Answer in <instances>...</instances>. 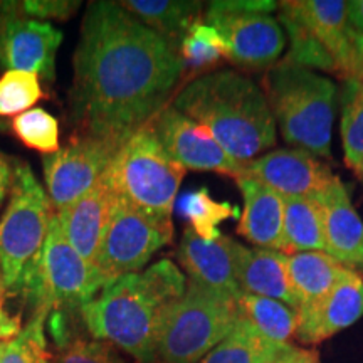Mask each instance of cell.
Segmentation results:
<instances>
[{"label": "cell", "mask_w": 363, "mask_h": 363, "mask_svg": "<svg viewBox=\"0 0 363 363\" xmlns=\"http://www.w3.org/2000/svg\"><path fill=\"white\" fill-rule=\"evenodd\" d=\"M184 71L174 45L120 2H91L74 52L72 120L81 133L130 136L170 104Z\"/></svg>", "instance_id": "obj_1"}, {"label": "cell", "mask_w": 363, "mask_h": 363, "mask_svg": "<svg viewBox=\"0 0 363 363\" xmlns=\"http://www.w3.org/2000/svg\"><path fill=\"white\" fill-rule=\"evenodd\" d=\"M187 288L175 262L162 259L126 274L79 310L93 338L111 343L136 363H158V340L167 311Z\"/></svg>", "instance_id": "obj_2"}, {"label": "cell", "mask_w": 363, "mask_h": 363, "mask_svg": "<svg viewBox=\"0 0 363 363\" xmlns=\"http://www.w3.org/2000/svg\"><path fill=\"white\" fill-rule=\"evenodd\" d=\"M172 104L206 126L227 155L240 163L254 160L276 143V123L264 91L239 71L197 76Z\"/></svg>", "instance_id": "obj_3"}, {"label": "cell", "mask_w": 363, "mask_h": 363, "mask_svg": "<svg viewBox=\"0 0 363 363\" xmlns=\"http://www.w3.org/2000/svg\"><path fill=\"white\" fill-rule=\"evenodd\" d=\"M262 91L286 143L331 157L338 88L328 76L279 61L266 72Z\"/></svg>", "instance_id": "obj_4"}, {"label": "cell", "mask_w": 363, "mask_h": 363, "mask_svg": "<svg viewBox=\"0 0 363 363\" xmlns=\"http://www.w3.org/2000/svg\"><path fill=\"white\" fill-rule=\"evenodd\" d=\"M184 175L147 125L126 138L104 172L113 194L160 219H172Z\"/></svg>", "instance_id": "obj_5"}, {"label": "cell", "mask_w": 363, "mask_h": 363, "mask_svg": "<svg viewBox=\"0 0 363 363\" xmlns=\"http://www.w3.org/2000/svg\"><path fill=\"white\" fill-rule=\"evenodd\" d=\"M239 299L189 281L163 321L157 355L160 363H199L238 325Z\"/></svg>", "instance_id": "obj_6"}, {"label": "cell", "mask_w": 363, "mask_h": 363, "mask_svg": "<svg viewBox=\"0 0 363 363\" xmlns=\"http://www.w3.org/2000/svg\"><path fill=\"white\" fill-rule=\"evenodd\" d=\"M52 207L34 172L16 162L11 201L0 219V261L7 294L16 293L22 274L39 259Z\"/></svg>", "instance_id": "obj_7"}, {"label": "cell", "mask_w": 363, "mask_h": 363, "mask_svg": "<svg viewBox=\"0 0 363 363\" xmlns=\"http://www.w3.org/2000/svg\"><path fill=\"white\" fill-rule=\"evenodd\" d=\"M174 239L172 219H160L113 195V203L99 246L94 271L103 289L126 274L143 271L153 254Z\"/></svg>", "instance_id": "obj_8"}, {"label": "cell", "mask_w": 363, "mask_h": 363, "mask_svg": "<svg viewBox=\"0 0 363 363\" xmlns=\"http://www.w3.org/2000/svg\"><path fill=\"white\" fill-rule=\"evenodd\" d=\"M126 138L78 131L65 148L43 158L48 197L56 214L72 206L101 179Z\"/></svg>", "instance_id": "obj_9"}, {"label": "cell", "mask_w": 363, "mask_h": 363, "mask_svg": "<svg viewBox=\"0 0 363 363\" xmlns=\"http://www.w3.org/2000/svg\"><path fill=\"white\" fill-rule=\"evenodd\" d=\"M43 301L49 311H79L103 291L93 266L72 249L54 212L43 247Z\"/></svg>", "instance_id": "obj_10"}, {"label": "cell", "mask_w": 363, "mask_h": 363, "mask_svg": "<svg viewBox=\"0 0 363 363\" xmlns=\"http://www.w3.org/2000/svg\"><path fill=\"white\" fill-rule=\"evenodd\" d=\"M206 22L222 35L229 61L240 69L269 71L286 48L283 26L269 13L233 12L211 2Z\"/></svg>", "instance_id": "obj_11"}, {"label": "cell", "mask_w": 363, "mask_h": 363, "mask_svg": "<svg viewBox=\"0 0 363 363\" xmlns=\"http://www.w3.org/2000/svg\"><path fill=\"white\" fill-rule=\"evenodd\" d=\"M147 126L153 131L172 160L185 170L214 172L233 177L235 180L242 175L246 163L227 155L206 126L184 115L172 103L162 108Z\"/></svg>", "instance_id": "obj_12"}, {"label": "cell", "mask_w": 363, "mask_h": 363, "mask_svg": "<svg viewBox=\"0 0 363 363\" xmlns=\"http://www.w3.org/2000/svg\"><path fill=\"white\" fill-rule=\"evenodd\" d=\"M62 33L49 22L22 16L19 2H0V69L56 78Z\"/></svg>", "instance_id": "obj_13"}, {"label": "cell", "mask_w": 363, "mask_h": 363, "mask_svg": "<svg viewBox=\"0 0 363 363\" xmlns=\"http://www.w3.org/2000/svg\"><path fill=\"white\" fill-rule=\"evenodd\" d=\"M240 177L259 182L284 199H316L337 179L321 158L301 148L272 150L244 165Z\"/></svg>", "instance_id": "obj_14"}, {"label": "cell", "mask_w": 363, "mask_h": 363, "mask_svg": "<svg viewBox=\"0 0 363 363\" xmlns=\"http://www.w3.org/2000/svg\"><path fill=\"white\" fill-rule=\"evenodd\" d=\"M278 9L281 19L296 22L323 45L335 61L337 74L350 78L353 38L347 22V0H284Z\"/></svg>", "instance_id": "obj_15"}, {"label": "cell", "mask_w": 363, "mask_h": 363, "mask_svg": "<svg viewBox=\"0 0 363 363\" xmlns=\"http://www.w3.org/2000/svg\"><path fill=\"white\" fill-rule=\"evenodd\" d=\"M363 316V278L348 271L345 278L323 298L298 308L294 340L301 345H318L350 328Z\"/></svg>", "instance_id": "obj_16"}, {"label": "cell", "mask_w": 363, "mask_h": 363, "mask_svg": "<svg viewBox=\"0 0 363 363\" xmlns=\"http://www.w3.org/2000/svg\"><path fill=\"white\" fill-rule=\"evenodd\" d=\"M316 202L323 216L325 252L347 269L360 274L363 272V220L338 175L318 195Z\"/></svg>", "instance_id": "obj_17"}, {"label": "cell", "mask_w": 363, "mask_h": 363, "mask_svg": "<svg viewBox=\"0 0 363 363\" xmlns=\"http://www.w3.org/2000/svg\"><path fill=\"white\" fill-rule=\"evenodd\" d=\"M235 244L238 240L224 234L214 240H206L199 238L189 227L180 239L177 259L189 274V281L239 299L242 291L235 281Z\"/></svg>", "instance_id": "obj_18"}, {"label": "cell", "mask_w": 363, "mask_h": 363, "mask_svg": "<svg viewBox=\"0 0 363 363\" xmlns=\"http://www.w3.org/2000/svg\"><path fill=\"white\" fill-rule=\"evenodd\" d=\"M113 195L115 194L103 174L83 197L57 214L62 233L72 249L83 257L86 264L93 267L110 219Z\"/></svg>", "instance_id": "obj_19"}, {"label": "cell", "mask_w": 363, "mask_h": 363, "mask_svg": "<svg viewBox=\"0 0 363 363\" xmlns=\"http://www.w3.org/2000/svg\"><path fill=\"white\" fill-rule=\"evenodd\" d=\"M234 269L242 294L271 298L298 310L288 278V254L235 244Z\"/></svg>", "instance_id": "obj_20"}, {"label": "cell", "mask_w": 363, "mask_h": 363, "mask_svg": "<svg viewBox=\"0 0 363 363\" xmlns=\"http://www.w3.org/2000/svg\"><path fill=\"white\" fill-rule=\"evenodd\" d=\"M235 184L244 197L238 233L256 247L283 252L284 197L249 177H239Z\"/></svg>", "instance_id": "obj_21"}, {"label": "cell", "mask_w": 363, "mask_h": 363, "mask_svg": "<svg viewBox=\"0 0 363 363\" xmlns=\"http://www.w3.org/2000/svg\"><path fill=\"white\" fill-rule=\"evenodd\" d=\"M348 271L326 252L288 254V278L296 306H308L323 298Z\"/></svg>", "instance_id": "obj_22"}, {"label": "cell", "mask_w": 363, "mask_h": 363, "mask_svg": "<svg viewBox=\"0 0 363 363\" xmlns=\"http://www.w3.org/2000/svg\"><path fill=\"white\" fill-rule=\"evenodd\" d=\"M120 4L148 29L169 40L177 51L190 27L201 21L202 12V2L192 0H123Z\"/></svg>", "instance_id": "obj_23"}, {"label": "cell", "mask_w": 363, "mask_h": 363, "mask_svg": "<svg viewBox=\"0 0 363 363\" xmlns=\"http://www.w3.org/2000/svg\"><path fill=\"white\" fill-rule=\"evenodd\" d=\"M325 252L323 216L316 199H284L283 252Z\"/></svg>", "instance_id": "obj_24"}, {"label": "cell", "mask_w": 363, "mask_h": 363, "mask_svg": "<svg viewBox=\"0 0 363 363\" xmlns=\"http://www.w3.org/2000/svg\"><path fill=\"white\" fill-rule=\"evenodd\" d=\"M286 347L271 342L240 316L235 328L199 363H267Z\"/></svg>", "instance_id": "obj_25"}, {"label": "cell", "mask_w": 363, "mask_h": 363, "mask_svg": "<svg viewBox=\"0 0 363 363\" xmlns=\"http://www.w3.org/2000/svg\"><path fill=\"white\" fill-rule=\"evenodd\" d=\"M239 311L254 328L279 345H293L298 330V310L271 298L242 294Z\"/></svg>", "instance_id": "obj_26"}, {"label": "cell", "mask_w": 363, "mask_h": 363, "mask_svg": "<svg viewBox=\"0 0 363 363\" xmlns=\"http://www.w3.org/2000/svg\"><path fill=\"white\" fill-rule=\"evenodd\" d=\"M342 145L347 163L355 174L363 177V83L348 78L342 96Z\"/></svg>", "instance_id": "obj_27"}, {"label": "cell", "mask_w": 363, "mask_h": 363, "mask_svg": "<svg viewBox=\"0 0 363 363\" xmlns=\"http://www.w3.org/2000/svg\"><path fill=\"white\" fill-rule=\"evenodd\" d=\"M179 211L190 222V229L206 240L219 238L222 222L239 217V207L214 201L206 187L185 194L179 202Z\"/></svg>", "instance_id": "obj_28"}, {"label": "cell", "mask_w": 363, "mask_h": 363, "mask_svg": "<svg viewBox=\"0 0 363 363\" xmlns=\"http://www.w3.org/2000/svg\"><path fill=\"white\" fill-rule=\"evenodd\" d=\"M179 54L184 67L201 72V76L220 65L224 59H229V51L222 35L206 21H197L190 27L179 45Z\"/></svg>", "instance_id": "obj_29"}, {"label": "cell", "mask_w": 363, "mask_h": 363, "mask_svg": "<svg viewBox=\"0 0 363 363\" xmlns=\"http://www.w3.org/2000/svg\"><path fill=\"white\" fill-rule=\"evenodd\" d=\"M49 313L51 311L48 310L33 313L19 337L7 342L0 363H54V357L49 352L45 340V321Z\"/></svg>", "instance_id": "obj_30"}, {"label": "cell", "mask_w": 363, "mask_h": 363, "mask_svg": "<svg viewBox=\"0 0 363 363\" xmlns=\"http://www.w3.org/2000/svg\"><path fill=\"white\" fill-rule=\"evenodd\" d=\"M11 128L24 147L44 153V157L59 152V123L43 108H34L16 116Z\"/></svg>", "instance_id": "obj_31"}, {"label": "cell", "mask_w": 363, "mask_h": 363, "mask_svg": "<svg viewBox=\"0 0 363 363\" xmlns=\"http://www.w3.org/2000/svg\"><path fill=\"white\" fill-rule=\"evenodd\" d=\"M44 98L34 72L6 71L0 78V116H19Z\"/></svg>", "instance_id": "obj_32"}, {"label": "cell", "mask_w": 363, "mask_h": 363, "mask_svg": "<svg viewBox=\"0 0 363 363\" xmlns=\"http://www.w3.org/2000/svg\"><path fill=\"white\" fill-rule=\"evenodd\" d=\"M284 34L289 38V51L283 59L289 65H296L306 69H320L325 72H337V66L326 49L318 40L308 34L301 26L288 19H279Z\"/></svg>", "instance_id": "obj_33"}, {"label": "cell", "mask_w": 363, "mask_h": 363, "mask_svg": "<svg viewBox=\"0 0 363 363\" xmlns=\"http://www.w3.org/2000/svg\"><path fill=\"white\" fill-rule=\"evenodd\" d=\"M54 363H128L111 343L96 338L72 337L59 348Z\"/></svg>", "instance_id": "obj_34"}, {"label": "cell", "mask_w": 363, "mask_h": 363, "mask_svg": "<svg viewBox=\"0 0 363 363\" xmlns=\"http://www.w3.org/2000/svg\"><path fill=\"white\" fill-rule=\"evenodd\" d=\"M79 2L76 0H26L19 2L22 16L35 21H67L78 11Z\"/></svg>", "instance_id": "obj_35"}, {"label": "cell", "mask_w": 363, "mask_h": 363, "mask_svg": "<svg viewBox=\"0 0 363 363\" xmlns=\"http://www.w3.org/2000/svg\"><path fill=\"white\" fill-rule=\"evenodd\" d=\"M267 363H321V358L315 348L288 345L283 352Z\"/></svg>", "instance_id": "obj_36"}, {"label": "cell", "mask_w": 363, "mask_h": 363, "mask_svg": "<svg viewBox=\"0 0 363 363\" xmlns=\"http://www.w3.org/2000/svg\"><path fill=\"white\" fill-rule=\"evenodd\" d=\"M22 331L21 315H11L6 308H0V342H11Z\"/></svg>", "instance_id": "obj_37"}, {"label": "cell", "mask_w": 363, "mask_h": 363, "mask_svg": "<svg viewBox=\"0 0 363 363\" xmlns=\"http://www.w3.org/2000/svg\"><path fill=\"white\" fill-rule=\"evenodd\" d=\"M347 22L353 39L363 38V0L347 2Z\"/></svg>", "instance_id": "obj_38"}, {"label": "cell", "mask_w": 363, "mask_h": 363, "mask_svg": "<svg viewBox=\"0 0 363 363\" xmlns=\"http://www.w3.org/2000/svg\"><path fill=\"white\" fill-rule=\"evenodd\" d=\"M13 180V167L6 157L0 155V203L9 192V189L12 187Z\"/></svg>", "instance_id": "obj_39"}, {"label": "cell", "mask_w": 363, "mask_h": 363, "mask_svg": "<svg viewBox=\"0 0 363 363\" xmlns=\"http://www.w3.org/2000/svg\"><path fill=\"white\" fill-rule=\"evenodd\" d=\"M350 78L363 83V38L353 39V62Z\"/></svg>", "instance_id": "obj_40"}, {"label": "cell", "mask_w": 363, "mask_h": 363, "mask_svg": "<svg viewBox=\"0 0 363 363\" xmlns=\"http://www.w3.org/2000/svg\"><path fill=\"white\" fill-rule=\"evenodd\" d=\"M6 298H7V288H6V281H4L2 261H0V308H4V303H6Z\"/></svg>", "instance_id": "obj_41"}, {"label": "cell", "mask_w": 363, "mask_h": 363, "mask_svg": "<svg viewBox=\"0 0 363 363\" xmlns=\"http://www.w3.org/2000/svg\"><path fill=\"white\" fill-rule=\"evenodd\" d=\"M6 345H7V342H0V357H2L4 350H6Z\"/></svg>", "instance_id": "obj_42"}, {"label": "cell", "mask_w": 363, "mask_h": 363, "mask_svg": "<svg viewBox=\"0 0 363 363\" xmlns=\"http://www.w3.org/2000/svg\"><path fill=\"white\" fill-rule=\"evenodd\" d=\"M4 128H6V123H4V121H0V131H2Z\"/></svg>", "instance_id": "obj_43"}, {"label": "cell", "mask_w": 363, "mask_h": 363, "mask_svg": "<svg viewBox=\"0 0 363 363\" xmlns=\"http://www.w3.org/2000/svg\"><path fill=\"white\" fill-rule=\"evenodd\" d=\"M362 179H363V177H362Z\"/></svg>", "instance_id": "obj_44"}, {"label": "cell", "mask_w": 363, "mask_h": 363, "mask_svg": "<svg viewBox=\"0 0 363 363\" xmlns=\"http://www.w3.org/2000/svg\"><path fill=\"white\" fill-rule=\"evenodd\" d=\"M158 363H160V362H158Z\"/></svg>", "instance_id": "obj_45"}, {"label": "cell", "mask_w": 363, "mask_h": 363, "mask_svg": "<svg viewBox=\"0 0 363 363\" xmlns=\"http://www.w3.org/2000/svg\"><path fill=\"white\" fill-rule=\"evenodd\" d=\"M362 180H363V179H362Z\"/></svg>", "instance_id": "obj_46"}]
</instances>
